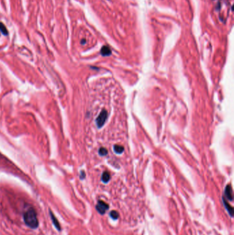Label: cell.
<instances>
[{"mask_svg":"<svg viewBox=\"0 0 234 235\" xmlns=\"http://www.w3.org/2000/svg\"><path fill=\"white\" fill-rule=\"evenodd\" d=\"M110 178H111L110 173L107 171H104L102 175V182H103L104 183H107L109 181V180H110Z\"/></svg>","mask_w":234,"mask_h":235,"instance_id":"ba28073f","label":"cell"},{"mask_svg":"<svg viewBox=\"0 0 234 235\" xmlns=\"http://www.w3.org/2000/svg\"><path fill=\"white\" fill-rule=\"evenodd\" d=\"M85 40H82V42H81V43H82V44H83V43H85Z\"/></svg>","mask_w":234,"mask_h":235,"instance_id":"5bb4252c","label":"cell"},{"mask_svg":"<svg viewBox=\"0 0 234 235\" xmlns=\"http://www.w3.org/2000/svg\"><path fill=\"white\" fill-rule=\"evenodd\" d=\"M24 223L32 229H36L39 226V220L37 215L34 208H29L23 214Z\"/></svg>","mask_w":234,"mask_h":235,"instance_id":"6da1fadb","label":"cell"},{"mask_svg":"<svg viewBox=\"0 0 234 235\" xmlns=\"http://www.w3.org/2000/svg\"><path fill=\"white\" fill-rule=\"evenodd\" d=\"M95 208L96 210H97V211L100 213V214L104 215L105 214L106 210L109 209V205L104 201L99 200L98 202L97 205L95 206Z\"/></svg>","mask_w":234,"mask_h":235,"instance_id":"3957f363","label":"cell"},{"mask_svg":"<svg viewBox=\"0 0 234 235\" xmlns=\"http://www.w3.org/2000/svg\"><path fill=\"white\" fill-rule=\"evenodd\" d=\"M113 149H114V151L115 153L117 154H121L124 152V147H122V146L115 145L114 147H113Z\"/></svg>","mask_w":234,"mask_h":235,"instance_id":"9c48e42d","label":"cell"},{"mask_svg":"<svg viewBox=\"0 0 234 235\" xmlns=\"http://www.w3.org/2000/svg\"><path fill=\"white\" fill-rule=\"evenodd\" d=\"M107 118H108V113H107L105 109H103L99 114V116H98L97 118H96L95 120L98 127H102L104 125V123H105L107 120Z\"/></svg>","mask_w":234,"mask_h":235,"instance_id":"7a4b0ae2","label":"cell"},{"mask_svg":"<svg viewBox=\"0 0 234 235\" xmlns=\"http://www.w3.org/2000/svg\"><path fill=\"white\" fill-rule=\"evenodd\" d=\"M0 31H1L2 32V34H4V35H7L8 34V30L6 29V26L2 23H0Z\"/></svg>","mask_w":234,"mask_h":235,"instance_id":"30bf717a","label":"cell"},{"mask_svg":"<svg viewBox=\"0 0 234 235\" xmlns=\"http://www.w3.org/2000/svg\"><path fill=\"white\" fill-rule=\"evenodd\" d=\"M222 199H223V202H224V205H225V208H226V209L227 210V211H228V212H229V215H230L232 217V216H233V207H232V206H231L230 205H229V204L226 201V199H225L224 197L222 198Z\"/></svg>","mask_w":234,"mask_h":235,"instance_id":"52a82bcc","label":"cell"},{"mask_svg":"<svg viewBox=\"0 0 234 235\" xmlns=\"http://www.w3.org/2000/svg\"><path fill=\"white\" fill-rule=\"evenodd\" d=\"M225 195L226 196L227 199L229 201L233 200V190L231 185H227L225 190Z\"/></svg>","mask_w":234,"mask_h":235,"instance_id":"277c9868","label":"cell"},{"mask_svg":"<svg viewBox=\"0 0 234 235\" xmlns=\"http://www.w3.org/2000/svg\"><path fill=\"white\" fill-rule=\"evenodd\" d=\"M107 153H108V152H107V150L105 149V148L101 147L99 149V154L100 155L104 156V155H107Z\"/></svg>","mask_w":234,"mask_h":235,"instance_id":"7c38bea8","label":"cell"},{"mask_svg":"<svg viewBox=\"0 0 234 235\" xmlns=\"http://www.w3.org/2000/svg\"><path fill=\"white\" fill-rule=\"evenodd\" d=\"M100 53H101L102 56H107L111 55V50L108 46H106L105 45V46H103L102 47L101 50H100Z\"/></svg>","mask_w":234,"mask_h":235,"instance_id":"8992f818","label":"cell"},{"mask_svg":"<svg viewBox=\"0 0 234 235\" xmlns=\"http://www.w3.org/2000/svg\"><path fill=\"white\" fill-rule=\"evenodd\" d=\"M50 217H51L52 222H53L54 226H55V228L58 230V231L60 232L61 230V227L60 226V223H59L58 219H56V217L55 216H54L53 212H52L51 210H50Z\"/></svg>","mask_w":234,"mask_h":235,"instance_id":"5b68a950","label":"cell"},{"mask_svg":"<svg viewBox=\"0 0 234 235\" xmlns=\"http://www.w3.org/2000/svg\"><path fill=\"white\" fill-rule=\"evenodd\" d=\"M85 177V172L84 171H81V175H80V178H81V179H84Z\"/></svg>","mask_w":234,"mask_h":235,"instance_id":"4fadbf2b","label":"cell"},{"mask_svg":"<svg viewBox=\"0 0 234 235\" xmlns=\"http://www.w3.org/2000/svg\"><path fill=\"white\" fill-rule=\"evenodd\" d=\"M110 217L113 219H118V217H119V214H118V212H117V211L112 210L110 212Z\"/></svg>","mask_w":234,"mask_h":235,"instance_id":"8fae6325","label":"cell"}]
</instances>
